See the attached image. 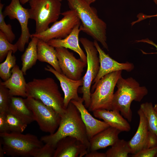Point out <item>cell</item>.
Instances as JSON below:
<instances>
[{
	"label": "cell",
	"instance_id": "cell-22",
	"mask_svg": "<svg viewBox=\"0 0 157 157\" xmlns=\"http://www.w3.org/2000/svg\"><path fill=\"white\" fill-rule=\"evenodd\" d=\"M27 124L35 121L32 111L26 105L24 99L11 96L8 111Z\"/></svg>",
	"mask_w": 157,
	"mask_h": 157
},
{
	"label": "cell",
	"instance_id": "cell-27",
	"mask_svg": "<svg viewBox=\"0 0 157 157\" xmlns=\"http://www.w3.org/2000/svg\"><path fill=\"white\" fill-rule=\"evenodd\" d=\"M12 51H10L5 60L0 64V77L3 81L9 79L11 74V69L16 65V58L12 55Z\"/></svg>",
	"mask_w": 157,
	"mask_h": 157
},
{
	"label": "cell",
	"instance_id": "cell-25",
	"mask_svg": "<svg viewBox=\"0 0 157 157\" xmlns=\"http://www.w3.org/2000/svg\"><path fill=\"white\" fill-rule=\"evenodd\" d=\"M140 108L146 118L149 131L157 136V113L152 103L151 102L142 103L140 105Z\"/></svg>",
	"mask_w": 157,
	"mask_h": 157
},
{
	"label": "cell",
	"instance_id": "cell-34",
	"mask_svg": "<svg viewBox=\"0 0 157 157\" xmlns=\"http://www.w3.org/2000/svg\"><path fill=\"white\" fill-rule=\"evenodd\" d=\"M10 132L7 121L6 113H0V133Z\"/></svg>",
	"mask_w": 157,
	"mask_h": 157
},
{
	"label": "cell",
	"instance_id": "cell-8",
	"mask_svg": "<svg viewBox=\"0 0 157 157\" xmlns=\"http://www.w3.org/2000/svg\"><path fill=\"white\" fill-rule=\"evenodd\" d=\"M79 40L86 52L87 65L86 72L83 78V84L80 91L83 94L84 105L86 108H88L91 102V85L99 70V60L98 52L94 42L85 38H81Z\"/></svg>",
	"mask_w": 157,
	"mask_h": 157
},
{
	"label": "cell",
	"instance_id": "cell-16",
	"mask_svg": "<svg viewBox=\"0 0 157 157\" xmlns=\"http://www.w3.org/2000/svg\"><path fill=\"white\" fill-rule=\"evenodd\" d=\"M71 101L76 106L81 114L86 128L89 140L98 133L110 126L104 121L97 119L91 115L83 104L84 100L81 97L78 101L72 100Z\"/></svg>",
	"mask_w": 157,
	"mask_h": 157
},
{
	"label": "cell",
	"instance_id": "cell-13",
	"mask_svg": "<svg viewBox=\"0 0 157 157\" xmlns=\"http://www.w3.org/2000/svg\"><path fill=\"white\" fill-rule=\"evenodd\" d=\"M93 42L98 52L100 67L98 73L92 82L93 85L91 88V93L94 91L100 79L105 75L113 72L122 70L130 72L134 67L132 63L128 62L120 63L113 59L101 49L97 41L94 40Z\"/></svg>",
	"mask_w": 157,
	"mask_h": 157
},
{
	"label": "cell",
	"instance_id": "cell-20",
	"mask_svg": "<svg viewBox=\"0 0 157 157\" xmlns=\"http://www.w3.org/2000/svg\"><path fill=\"white\" fill-rule=\"evenodd\" d=\"M121 131L111 126L98 133L89 140V152L112 146L119 139Z\"/></svg>",
	"mask_w": 157,
	"mask_h": 157
},
{
	"label": "cell",
	"instance_id": "cell-36",
	"mask_svg": "<svg viewBox=\"0 0 157 157\" xmlns=\"http://www.w3.org/2000/svg\"><path fill=\"white\" fill-rule=\"evenodd\" d=\"M153 17H157V13L155 15H149L144 14L142 13H139L137 15V17L138 18V20L132 22V23L133 25H134L135 24L143 20Z\"/></svg>",
	"mask_w": 157,
	"mask_h": 157
},
{
	"label": "cell",
	"instance_id": "cell-6",
	"mask_svg": "<svg viewBox=\"0 0 157 157\" xmlns=\"http://www.w3.org/2000/svg\"><path fill=\"white\" fill-rule=\"evenodd\" d=\"M60 0H30L28 9L29 18L35 22L36 34L48 29L49 25L54 23L61 14Z\"/></svg>",
	"mask_w": 157,
	"mask_h": 157
},
{
	"label": "cell",
	"instance_id": "cell-9",
	"mask_svg": "<svg viewBox=\"0 0 157 157\" xmlns=\"http://www.w3.org/2000/svg\"><path fill=\"white\" fill-rule=\"evenodd\" d=\"M27 106L32 111L35 121L42 131L50 134L58 129L61 120L60 115L52 108L40 100L27 97L24 99Z\"/></svg>",
	"mask_w": 157,
	"mask_h": 157
},
{
	"label": "cell",
	"instance_id": "cell-1",
	"mask_svg": "<svg viewBox=\"0 0 157 157\" xmlns=\"http://www.w3.org/2000/svg\"><path fill=\"white\" fill-rule=\"evenodd\" d=\"M67 136L74 137L80 140L87 147L89 152V141L85 125L79 111L71 101L61 116L56 131L53 134L42 136L40 139L44 143L55 148L58 141Z\"/></svg>",
	"mask_w": 157,
	"mask_h": 157
},
{
	"label": "cell",
	"instance_id": "cell-19",
	"mask_svg": "<svg viewBox=\"0 0 157 157\" xmlns=\"http://www.w3.org/2000/svg\"><path fill=\"white\" fill-rule=\"evenodd\" d=\"M139 117V122L137 131L132 138L128 141L131 154H135L144 149L149 131L146 118L140 108L137 111Z\"/></svg>",
	"mask_w": 157,
	"mask_h": 157
},
{
	"label": "cell",
	"instance_id": "cell-18",
	"mask_svg": "<svg viewBox=\"0 0 157 157\" xmlns=\"http://www.w3.org/2000/svg\"><path fill=\"white\" fill-rule=\"evenodd\" d=\"M12 74L7 80L2 81L0 83L5 86L9 90L10 96H20L27 97L26 83L24 74L19 66L16 65L11 69Z\"/></svg>",
	"mask_w": 157,
	"mask_h": 157
},
{
	"label": "cell",
	"instance_id": "cell-26",
	"mask_svg": "<svg viewBox=\"0 0 157 157\" xmlns=\"http://www.w3.org/2000/svg\"><path fill=\"white\" fill-rule=\"evenodd\" d=\"M130 153L128 141L119 139L105 153L106 157H128Z\"/></svg>",
	"mask_w": 157,
	"mask_h": 157
},
{
	"label": "cell",
	"instance_id": "cell-37",
	"mask_svg": "<svg viewBox=\"0 0 157 157\" xmlns=\"http://www.w3.org/2000/svg\"><path fill=\"white\" fill-rule=\"evenodd\" d=\"M137 42H142L144 43H146L152 45L155 47L157 50V44L153 42L152 41L150 40L148 38H146L144 39H142L141 40H137L135 41ZM142 53L144 54H157V52L156 53H147L143 51L142 50H141Z\"/></svg>",
	"mask_w": 157,
	"mask_h": 157
},
{
	"label": "cell",
	"instance_id": "cell-12",
	"mask_svg": "<svg viewBox=\"0 0 157 157\" xmlns=\"http://www.w3.org/2000/svg\"><path fill=\"white\" fill-rule=\"evenodd\" d=\"M58 64L62 73L68 78L75 80L81 79L87 64L80 58L77 59L67 49L55 48Z\"/></svg>",
	"mask_w": 157,
	"mask_h": 157
},
{
	"label": "cell",
	"instance_id": "cell-30",
	"mask_svg": "<svg viewBox=\"0 0 157 157\" xmlns=\"http://www.w3.org/2000/svg\"><path fill=\"white\" fill-rule=\"evenodd\" d=\"M4 4L0 3V30L5 35L8 41L12 43L15 39V35L13 33L12 26L10 24H7L4 20L2 11Z\"/></svg>",
	"mask_w": 157,
	"mask_h": 157
},
{
	"label": "cell",
	"instance_id": "cell-14",
	"mask_svg": "<svg viewBox=\"0 0 157 157\" xmlns=\"http://www.w3.org/2000/svg\"><path fill=\"white\" fill-rule=\"evenodd\" d=\"M89 152L87 147L80 140L67 136L57 142L53 157H82Z\"/></svg>",
	"mask_w": 157,
	"mask_h": 157
},
{
	"label": "cell",
	"instance_id": "cell-24",
	"mask_svg": "<svg viewBox=\"0 0 157 157\" xmlns=\"http://www.w3.org/2000/svg\"><path fill=\"white\" fill-rule=\"evenodd\" d=\"M27 48L21 56V70L24 75L27 71L32 67L38 60L37 45L38 39L32 36Z\"/></svg>",
	"mask_w": 157,
	"mask_h": 157
},
{
	"label": "cell",
	"instance_id": "cell-39",
	"mask_svg": "<svg viewBox=\"0 0 157 157\" xmlns=\"http://www.w3.org/2000/svg\"><path fill=\"white\" fill-rule=\"evenodd\" d=\"M5 155L1 144L0 142V157H3Z\"/></svg>",
	"mask_w": 157,
	"mask_h": 157
},
{
	"label": "cell",
	"instance_id": "cell-43",
	"mask_svg": "<svg viewBox=\"0 0 157 157\" xmlns=\"http://www.w3.org/2000/svg\"><path fill=\"white\" fill-rule=\"evenodd\" d=\"M155 3L157 5V0H153Z\"/></svg>",
	"mask_w": 157,
	"mask_h": 157
},
{
	"label": "cell",
	"instance_id": "cell-35",
	"mask_svg": "<svg viewBox=\"0 0 157 157\" xmlns=\"http://www.w3.org/2000/svg\"><path fill=\"white\" fill-rule=\"evenodd\" d=\"M157 146V136L154 133L149 131L145 148L148 149Z\"/></svg>",
	"mask_w": 157,
	"mask_h": 157
},
{
	"label": "cell",
	"instance_id": "cell-29",
	"mask_svg": "<svg viewBox=\"0 0 157 157\" xmlns=\"http://www.w3.org/2000/svg\"><path fill=\"white\" fill-rule=\"evenodd\" d=\"M18 50L17 46L10 42L4 34L0 31V62L3 61L10 51L12 50L13 53H15Z\"/></svg>",
	"mask_w": 157,
	"mask_h": 157
},
{
	"label": "cell",
	"instance_id": "cell-17",
	"mask_svg": "<svg viewBox=\"0 0 157 157\" xmlns=\"http://www.w3.org/2000/svg\"><path fill=\"white\" fill-rule=\"evenodd\" d=\"M81 23L77 24L70 33L63 39H53L47 42L49 45L54 48L63 47L69 49L79 55L80 58L87 64L86 55L80 47L79 43V35L81 30L80 28Z\"/></svg>",
	"mask_w": 157,
	"mask_h": 157
},
{
	"label": "cell",
	"instance_id": "cell-42",
	"mask_svg": "<svg viewBox=\"0 0 157 157\" xmlns=\"http://www.w3.org/2000/svg\"><path fill=\"white\" fill-rule=\"evenodd\" d=\"M154 108L155 110L157 113V103L154 105Z\"/></svg>",
	"mask_w": 157,
	"mask_h": 157
},
{
	"label": "cell",
	"instance_id": "cell-4",
	"mask_svg": "<svg viewBox=\"0 0 157 157\" xmlns=\"http://www.w3.org/2000/svg\"><path fill=\"white\" fill-rule=\"evenodd\" d=\"M26 93L27 97L40 100L53 108L60 116L66 110L64 98L59 90L57 84L52 78H33L27 83Z\"/></svg>",
	"mask_w": 157,
	"mask_h": 157
},
{
	"label": "cell",
	"instance_id": "cell-15",
	"mask_svg": "<svg viewBox=\"0 0 157 157\" xmlns=\"http://www.w3.org/2000/svg\"><path fill=\"white\" fill-rule=\"evenodd\" d=\"M44 69L52 73L59 81L64 95V104L65 108L67 107L71 100L78 101L80 99L78 94V88L83 85V78L78 80L70 79L49 65L45 67Z\"/></svg>",
	"mask_w": 157,
	"mask_h": 157
},
{
	"label": "cell",
	"instance_id": "cell-2",
	"mask_svg": "<svg viewBox=\"0 0 157 157\" xmlns=\"http://www.w3.org/2000/svg\"><path fill=\"white\" fill-rule=\"evenodd\" d=\"M70 9L74 10L80 20L81 31L99 42L108 50L106 23L99 17L97 10L84 0H67Z\"/></svg>",
	"mask_w": 157,
	"mask_h": 157
},
{
	"label": "cell",
	"instance_id": "cell-7",
	"mask_svg": "<svg viewBox=\"0 0 157 157\" xmlns=\"http://www.w3.org/2000/svg\"><path fill=\"white\" fill-rule=\"evenodd\" d=\"M122 70L108 74L98 82L94 91L91 93L88 108L91 111L99 109L111 110L114 90L118 80L122 76Z\"/></svg>",
	"mask_w": 157,
	"mask_h": 157
},
{
	"label": "cell",
	"instance_id": "cell-41",
	"mask_svg": "<svg viewBox=\"0 0 157 157\" xmlns=\"http://www.w3.org/2000/svg\"><path fill=\"white\" fill-rule=\"evenodd\" d=\"M89 4L90 5L91 3L94 2L96 0H84Z\"/></svg>",
	"mask_w": 157,
	"mask_h": 157
},
{
	"label": "cell",
	"instance_id": "cell-23",
	"mask_svg": "<svg viewBox=\"0 0 157 157\" xmlns=\"http://www.w3.org/2000/svg\"><path fill=\"white\" fill-rule=\"evenodd\" d=\"M37 48L38 60L48 63L56 70L60 73H62L59 66L55 48L39 39Z\"/></svg>",
	"mask_w": 157,
	"mask_h": 157
},
{
	"label": "cell",
	"instance_id": "cell-31",
	"mask_svg": "<svg viewBox=\"0 0 157 157\" xmlns=\"http://www.w3.org/2000/svg\"><path fill=\"white\" fill-rule=\"evenodd\" d=\"M11 97L9 90L0 83V113H6L8 111Z\"/></svg>",
	"mask_w": 157,
	"mask_h": 157
},
{
	"label": "cell",
	"instance_id": "cell-38",
	"mask_svg": "<svg viewBox=\"0 0 157 157\" xmlns=\"http://www.w3.org/2000/svg\"><path fill=\"white\" fill-rule=\"evenodd\" d=\"M85 157H106L105 153H100L97 151H90L85 156Z\"/></svg>",
	"mask_w": 157,
	"mask_h": 157
},
{
	"label": "cell",
	"instance_id": "cell-40",
	"mask_svg": "<svg viewBox=\"0 0 157 157\" xmlns=\"http://www.w3.org/2000/svg\"><path fill=\"white\" fill-rule=\"evenodd\" d=\"M30 0H19L21 3L22 4H24L27 2H28ZM61 1L62 0H60Z\"/></svg>",
	"mask_w": 157,
	"mask_h": 157
},
{
	"label": "cell",
	"instance_id": "cell-10",
	"mask_svg": "<svg viewBox=\"0 0 157 157\" xmlns=\"http://www.w3.org/2000/svg\"><path fill=\"white\" fill-rule=\"evenodd\" d=\"M63 17L56 21L44 31L38 34L33 33L32 36L46 42L53 39H63L72 32L74 27L81 23L77 14L74 10L70 9L62 13Z\"/></svg>",
	"mask_w": 157,
	"mask_h": 157
},
{
	"label": "cell",
	"instance_id": "cell-5",
	"mask_svg": "<svg viewBox=\"0 0 157 157\" xmlns=\"http://www.w3.org/2000/svg\"><path fill=\"white\" fill-rule=\"evenodd\" d=\"M0 142L5 155L12 157H33L44 145L33 134L11 132L0 133Z\"/></svg>",
	"mask_w": 157,
	"mask_h": 157
},
{
	"label": "cell",
	"instance_id": "cell-28",
	"mask_svg": "<svg viewBox=\"0 0 157 157\" xmlns=\"http://www.w3.org/2000/svg\"><path fill=\"white\" fill-rule=\"evenodd\" d=\"M6 117L10 132L22 133L27 126L28 124L8 111L6 113Z\"/></svg>",
	"mask_w": 157,
	"mask_h": 157
},
{
	"label": "cell",
	"instance_id": "cell-21",
	"mask_svg": "<svg viewBox=\"0 0 157 157\" xmlns=\"http://www.w3.org/2000/svg\"><path fill=\"white\" fill-rule=\"evenodd\" d=\"M94 116L101 119L110 126L115 128L121 131L128 132L131 127L128 122L115 110L99 109L93 111Z\"/></svg>",
	"mask_w": 157,
	"mask_h": 157
},
{
	"label": "cell",
	"instance_id": "cell-44",
	"mask_svg": "<svg viewBox=\"0 0 157 157\" xmlns=\"http://www.w3.org/2000/svg\"><path fill=\"white\" fill-rule=\"evenodd\" d=\"M155 157H157V153L155 155Z\"/></svg>",
	"mask_w": 157,
	"mask_h": 157
},
{
	"label": "cell",
	"instance_id": "cell-11",
	"mask_svg": "<svg viewBox=\"0 0 157 157\" xmlns=\"http://www.w3.org/2000/svg\"><path fill=\"white\" fill-rule=\"evenodd\" d=\"M3 13L5 17L8 16L11 19H16L18 21L21 27V33L15 44L18 50L23 51L26 44L28 43L30 38L32 37L28 27V21L30 19L28 9L23 7L19 0H11Z\"/></svg>",
	"mask_w": 157,
	"mask_h": 157
},
{
	"label": "cell",
	"instance_id": "cell-32",
	"mask_svg": "<svg viewBox=\"0 0 157 157\" xmlns=\"http://www.w3.org/2000/svg\"><path fill=\"white\" fill-rule=\"evenodd\" d=\"M55 149L51 145L45 144L38 150L33 157H53Z\"/></svg>",
	"mask_w": 157,
	"mask_h": 157
},
{
	"label": "cell",
	"instance_id": "cell-33",
	"mask_svg": "<svg viewBox=\"0 0 157 157\" xmlns=\"http://www.w3.org/2000/svg\"><path fill=\"white\" fill-rule=\"evenodd\" d=\"M157 153V146L143 149L137 154L131 156L132 157H154Z\"/></svg>",
	"mask_w": 157,
	"mask_h": 157
},
{
	"label": "cell",
	"instance_id": "cell-3",
	"mask_svg": "<svg viewBox=\"0 0 157 157\" xmlns=\"http://www.w3.org/2000/svg\"><path fill=\"white\" fill-rule=\"evenodd\" d=\"M117 91L114 93L111 110L120 112L129 122H131L132 113L131 105L134 101L140 102L148 92L145 86H140L139 83L132 77L124 78L122 76L117 81Z\"/></svg>",
	"mask_w": 157,
	"mask_h": 157
}]
</instances>
